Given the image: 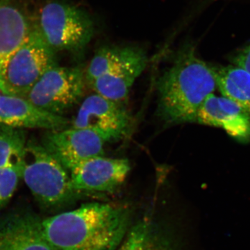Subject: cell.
I'll use <instances>...</instances> for the list:
<instances>
[{"label":"cell","mask_w":250,"mask_h":250,"mask_svg":"<svg viewBox=\"0 0 250 250\" xmlns=\"http://www.w3.org/2000/svg\"><path fill=\"white\" fill-rule=\"evenodd\" d=\"M131 224L129 208L100 202L42 220L46 238L56 250H117Z\"/></svg>","instance_id":"6da1fadb"},{"label":"cell","mask_w":250,"mask_h":250,"mask_svg":"<svg viewBox=\"0 0 250 250\" xmlns=\"http://www.w3.org/2000/svg\"><path fill=\"white\" fill-rule=\"evenodd\" d=\"M34 0H0V75L32 29Z\"/></svg>","instance_id":"30bf717a"},{"label":"cell","mask_w":250,"mask_h":250,"mask_svg":"<svg viewBox=\"0 0 250 250\" xmlns=\"http://www.w3.org/2000/svg\"><path fill=\"white\" fill-rule=\"evenodd\" d=\"M117 250H183L178 235L170 225L153 213L131 224Z\"/></svg>","instance_id":"4fadbf2b"},{"label":"cell","mask_w":250,"mask_h":250,"mask_svg":"<svg viewBox=\"0 0 250 250\" xmlns=\"http://www.w3.org/2000/svg\"><path fill=\"white\" fill-rule=\"evenodd\" d=\"M195 123L225 130L241 142L250 141V115L224 97L212 94L197 111Z\"/></svg>","instance_id":"8fae6325"},{"label":"cell","mask_w":250,"mask_h":250,"mask_svg":"<svg viewBox=\"0 0 250 250\" xmlns=\"http://www.w3.org/2000/svg\"><path fill=\"white\" fill-rule=\"evenodd\" d=\"M148 57L144 49L136 46L126 59L103 76L90 83L95 93L117 103L127 98L138 77L146 70Z\"/></svg>","instance_id":"9a60e30c"},{"label":"cell","mask_w":250,"mask_h":250,"mask_svg":"<svg viewBox=\"0 0 250 250\" xmlns=\"http://www.w3.org/2000/svg\"><path fill=\"white\" fill-rule=\"evenodd\" d=\"M85 82L82 67L57 65L47 70L23 98L46 111L62 116L80 102Z\"/></svg>","instance_id":"8992f818"},{"label":"cell","mask_w":250,"mask_h":250,"mask_svg":"<svg viewBox=\"0 0 250 250\" xmlns=\"http://www.w3.org/2000/svg\"><path fill=\"white\" fill-rule=\"evenodd\" d=\"M131 124L132 118L121 103L95 93L85 98L81 104L72 127L90 130L108 143L125 138Z\"/></svg>","instance_id":"52a82bcc"},{"label":"cell","mask_w":250,"mask_h":250,"mask_svg":"<svg viewBox=\"0 0 250 250\" xmlns=\"http://www.w3.org/2000/svg\"><path fill=\"white\" fill-rule=\"evenodd\" d=\"M105 143L90 130L72 127L49 131L42 140V146L67 172L91 158L104 156Z\"/></svg>","instance_id":"ba28073f"},{"label":"cell","mask_w":250,"mask_h":250,"mask_svg":"<svg viewBox=\"0 0 250 250\" xmlns=\"http://www.w3.org/2000/svg\"><path fill=\"white\" fill-rule=\"evenodd\" d=\"M21 178V166H8L0 168V208L13 196Z\"/></svg>","instance_id":"ac0fdd59"},{"label":"cell","mask_w":250,"mask_h":250,"mask_svg":"<svg viewBox=\"0 0 250 250\" xmlns=\"http://www.w3.org/2000/svg\"><path fill=\"white\" fill-rule=\"evenodd\" d=\"M216 88L212 65L185 44L158 80V116L166 125L195 123L199 108Z\"/></svg>","instance_id":"7a4b0ae2"},{"label":"cell","mask_w":250,"mask_h":250,"mask_svg":"<svg viewBox=\"0 0 250 250\" xmlns=\"http://www.w3.org/2000/svg\"><path fill=\"white\" fill-rule=\"evenodd\" d=\"M0 250H56L46 238L42 220L29 213L0 219Z\"/></svg>","instance_id":"7c38bea8"},{"label":"cell","mask_w":250,"mask_h":250,"mask_svg":"<svg viewBox=\"0 0 250 250\" xmlns=\"http://www.w3.org/2000/svg\"><path fill=\"white\" fill-rule=\"evenodd\" d=\"M0 123L19 128H41L49 131L66 129L70 122L60 115L38 107L21 97L0 95Z\"/></svg>","instance_id":"5bb4252c"},{"label":"cell","mask_w":250,"mask_h":250,"mask_svg":"<svg viewBox=\"0 0 250 250\" xmlns=\"http://www.w3.org/2000/svg\"><path fill=\"white\" fill-rule=\"evenodd\" d=\"M55 54L32 27L5 65L0 75V91L24 98L47 70L57 65Z\"/></svg>","instance_id":"5b68a950"},{"label":"cell","mask_w":250,"mask_h":250,"mask_svg":"<svg viewBox=\"0 0 250 250\" xmlns=\"http://www.w3.org/2000/svg\"><path fill=\"white\" fill-rule=\"evenodd\" d=\"M21 174L33 195L45 208L61 207L76 195L68 172L42 145L27 143Z\"/></svg>","instance_id":"277c9868"},{"label":"cell","mask_w":250,"mask_h":250,"mask_svg":"<svg viewBox=\"0 0 250 250\" xmlns=\"http://www.w3.org/2000/svg\"><path fill=\"white\" fill-rule=\"evenodd\" d=\"M217 88L224 98L250 115V74L236 65L213 66Z\"/></svg>","instance_id":"2e32d148"},{"label":"cell","mask_w":250,"mask_h":250,"mask_svg":"<svg viewBox=\"0 0 250 250\" xmlns=\"http://www.w3.org/2000/svg\"><path fill=\"white\" fill-rule=\"evenodd\" d=\"M27 143L22 129L0 123V168L8 166H21Z\"/></svg>","instance_id":"e0dca14e"},{"label":"cell","mask_w":250,"mask_h":250,"mask_svg":"<svg viewBox=\"0 0 250 250\" xmlns=\"http://www.w3.org/2000/svg\"><path fill=\"white\" fill-rule=\"evenodd\" d=\"M131 170L128 159L96 156L68 172L75 193L111 192L124 183Z\"/></svg>","instance_id":"9c48e42d"},{"label":"cell","mask_w":250,"mask_h":250,"mask_svg":"<svg viewBox=\"0 0 250 250\" xmlns=\"http://www.w3.org/2000/svg\"><path fill=\"white\" fill-rule=\"evenodd\" d=\"M231 61L233 65L241 67L250 74V44L238 51Z\"/></svg>","instance_id":"d6986e66"},{"label":"cell","mask_w":250,"mask_h":250,"mask_svg":"<svg viewBox=\"0 0 250 250\" xmlns=\"http://www.w3.org/2000/svg\"><path fill=\"white\" fill-rule=\"evenodd\" d=\"M33 27L54 52H83L95 31L91 15L65 0H45L34 9Z\"/></svg>","instance_id":"3957f363"}]
</instances>
